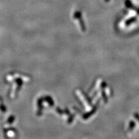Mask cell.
<instances>
[{"mask_svg": "<svg viewBox=\"0 0 139 139\" xmlns=\"http://www.w3.org/2000/svg\"><path fill=\"white\" fill-rule=\"evenodd\" d=\"M134 116H135V118L136 119L138 120V121L139 122V114L137 113H136L135 114H134Z\"/></svg>", "mask_w": 139, "mask_h": 139, "instance_id": "cell-1", "label": "cell"}]
</instances>
